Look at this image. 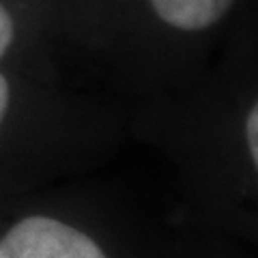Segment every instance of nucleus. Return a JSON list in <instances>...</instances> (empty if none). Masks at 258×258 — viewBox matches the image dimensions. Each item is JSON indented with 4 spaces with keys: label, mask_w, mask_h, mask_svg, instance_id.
<instances>
[{
    "label": "nucleus",
    "mask_w": 258,
    "mask_h": 258,
    "mask_svg": "<svg viewBox=\"0 0 258 258\" xmlns=\"http://www.w3.org/2000/svg\"><path fill=\"white\" fill-rule=\"evenodd\" d=\"M0 258H108L82 230L52 217L32 215L0 239Z\"/></svg>",
    "instance_id": "1"
},
{
    "label": "nucleus",
    "mask_w": 258,
    "mask_h": 258,
    "mask_svg": "<svg viewBox=\"0 0 258 258\" xmlns=\"http://www.w3.org/2000/svg\"><path fill=\"white\" fill-rule=\"evenodd\" d=\"M159 20L179 30H205L220 22L232 0H151Z\"/></svg>",
    "instance_id": "2"
},
{
    "label": "nucleus",
    "mask_w": 258,
    "mask_h": 258,
    "mask_svg": "<svg viewBox=\"0 0 258 258\" xmlns=\"http://www.w3.org/2000/svg\"><path fill=\"white\" fill-rule=\"evenodd\" d=\"M245 134H247V147L252 153L254 166L258 170V101L254 103V108L247 114V125H245Z\"/></svg>",
    "instance_id": "3"
},
{
    "label": "nucleus",
    "mask_w": 258,
    "mask_h": 258,
    "mask_svg": "<svg viewBox=\"0 0 258 258\" xmlns=\"http://www.w3.org/2000/svg\"><path fill=\"white\" fill-rule=\"evenodd\" d=\"M11 41H13V20L9 11L0 5V58L7 54Z\"/></svg>",
    "instance_id": "4"
},
{
    "label": "nucleus",
    "mask_w": 258,
    "mask_h": 258,
    "mask_svg": "<svg viewBox=\"0 0 258 258\" xmlns=\"http://www.w3.org/2000/svg\"><path fill=\"white\" fill-rule=\"evenodd\" d=\"M7 108H9V82H7L5 76L0 74V125H3Z\"/></svg>",
    "instance_id": "5"
}]
</instances>
